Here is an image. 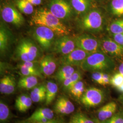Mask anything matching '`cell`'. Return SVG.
<instances>
[{
	"instance_id": "cell-18",
	"label": "cell",
	"mask_w": 123,
	"mask_h": 123,
	"mask_svg": "<svg viewBox=\"0 0 123 123\" xmlns=\"http://www.w3.org/2000/svg\"><path fill=\"white\" fill-rule=\"evenodd\" d=\"M117 104L114 102L109 103L101 107L97 112L98 121L103 122L110 119L117 110Z\"/></svg>"
},
{
	"instance_id": "cell-13",
	"label": "cell",
	"mask_w": 123,
	"mask_h": 123,
	"mask_svg": "<svg viewBox=\"0 0 123 123\" xmlns=\"http://www.w3.org/2000/svg\"><path fill=\"white\" fill-rule=\"evenodd\" d=\"M40 71L46 76L53 75L57 68V61L53 54H48L42 57L39 62Z\"/></svg>"
},
{
	"instance_id": "cell-25",
	"label": "cell",
	"mask_w": 123,
	"mask_h": 123,
	"mask_svg": "<svg viewBox=\"0 0 123 123\" xmlns=\"http://www.w3.org/2000/svg\"><path fill=\"white\" fill-rule=\"evenodd\" d=\"M18 68L19 70L20 74L22 76H35L41 79L43 78V75L42 74L39 69L25 66L22 63H21L18 66Z\"/></svg>"
},
{
	"instance_id": "cell-1",
	"label": "cell",
	"mask_w": 123,
	"mask_h": 123,
	"mask_svg": "<svg viewBox=\"0 0 123 123\" xmlns=\"http://www.w3.org/2000/svg\"><path fill=\"white\" fill-rule=\"evenodd\" d=\"M30 25L48 27L59 37L69 35L70 31L67 26L59 18L46 8L37 9L33 13L30 20Z\"/></svg>"
},
{
	"instance_id": "cell-5",
	"label": "cell",
	"mask_w": 123,
	"mask_h": 123,
	"mask_svg": "<svg viewBox=\"0 0 123 123\" xmlns=\"http://www.w3.org/2000/svg\"><path fill=\"white\" fill-rule=\"evenodd\" d=\"M49 6V11L62 22L70 21L76 13L68 0H50Z\"/></svg>"
},
{
	"instance_id": "cell-42",
	"label": "cell",
	"mask_w": 123,
	"mask_h": 123,
	"mask_svg": "<svg viewBox=\"0 0 123 123\" xmlns=\"http://www.w3.org/2000/svg\"><path fill=\"white\" fill-rule=\"evenodd\" d=\"M117 89L119 91V92L123 93V83L119 87L117 88Z\"/></svg>"
},
{
	"instance_id": "cell-24",
	"label": "cell",
	"mask_w": 123,
	"mask_h": 123,
	"mask_svg": "<svg viewBox=\"0 0 123 123\" xmlns=\"http://www.w3.org/2000/svg\"><path fill=\"white\" fill-rule=\"evenodd\" d=\"M82 79V74L81 72L79 70H75L71 77L62 82V86L63 90L69 91L71 88L77 82L81 80Z\"/></svg>"
},
{
	"instance_id": "cell-31",
	"label": "cell",
	"mask_w": 123,
	"mask_h": 123,
	"mask_svg": "<svg viewBox=\"0 0 123 123\" xmlns=\"http://www.w3.org/2000/svg\"><path fill=\"white\" fill-rule=\"evenodd\" d=\"M71 120L77 123H95L86 115L82 113L75 114L71 118Z\"/></svg>"
},
{
	"instance_id": "cell-35",
	"label": "cell",
	"mask_w": 123,
	"mask_h": 123,
	"mask_svg": "<svg viewBox=\"0 0 123 123\" xmlns=\"http://www.w3.org/2000/svg\"><path fill=\"white\" fill-rule=\"evenodd\" d=\"M28 96V95L26 94H22L19 96H18L15 101V107L18 110L20 109L21 105H22L23 102L26 99V98Z\"/></svg>"
},
{
	"instance_id": "cell-29",
	"label": "cell",
	"mask_w": 123,
	"mask_h": 123,
	"mask_svg": "<svg viewBox=\"0 0 123 123\" xmlns=\"http://www.w3.org/2000/svg\"><path fill=\"white\" fill-rule=\"evenodd\" d=\"M108 29L111 35L123 32V18L113 21L110 24Z\"/></svg>"
},
{
	"instance_id": "cell-41",
	"label": "cell",
	"mask_w": 123,
	"mask_h": 123,
	"mask_svg": "<svg viewBox=\"0 0 123 123\" xmlns=\"http://www.w3.org/2000/svg\"><path fill=\"white\" fill-rule=\"evenodd\" d=\"M119 72L122 74L123 75V62L119 66Z\"/></svg>"
},
{
	"instance_id": "cell-21",
	"label": "cell",
	"mask_w": 123,
	"mask_h": 123,
	"mask_svg": "<svg viewBox=\"0 0 123 123\" xmlns=\"http://www.w3.org/2000/svg\"><path fill=\"white\" fill-rule=\"evenodd\" d=\"M38 83V77L35 76H22L18 83V88L26 90L32 89Z\"/></svg>"
},
{
	"instance_id": "cell-27",
	"label": "cell",
	"mask_w": 123,
	"mask_h": 123,
	"mask_svg": "<svg viewBox=\"0 0 123 123\" xmlns=\"http://www.w3.org/2000/svg\"><path fill=\"white\" fill-rule=\"evenodd\" d=\"M16 5L18 9L25 14L30 15L33 13V5L27 0H16Z\"/></svg>"
},
{
	"instance_id": "cell-33",
	"label": "cell",
	"mask_w": 123,
	"mask_h": 123,
	"mask_svg": "<svg viewBox=\"0 0 123 123\" xmlns=\"http://www.w3.org/2000/svg\"><path fill=\"white\" fill-rule=\"evenodd\" d=\"M32 102L33 101L32 100L30 96L28 95V96L26 98V99L23 102L20 109L18 110V111L22 113L26 112L27 110L30 108V107L32 105Z\"/></svg>"
},
{
	"instance_id": "cell-32",
	"label": "cell",
	"mask_w": 123,
	"mask_h": 123,
	"mask_svg": "<svg viewBox=\"0 0 123 123\" xmlns=\"http://www.w3.org/2000/svg\"><path fill=\"white\" fill-rule=\"evenodd\" d=\"M123 83V75L119 72L115 74L110 79V84L116 89Z\"/></svg>"
},
{
	"instance_id": "cell-40",
	"label": "cell",
	"mask_w": 123,
	"mask_h": 123,
	"mask_svg": "<svg viewBox=\"0 0 123 123\" xmlns=\"http://www.w3.org/2000/svg\"><path fill=\"white\" fill-rule=\"evenodd\" d=\"M33 6H38L41 4L42 0H27Z\"/></svg>"
},
{
	"instance_id": "cell-34",
	"label": "cell",
	"mask_w": 123,
	"mask_h": 123,
	"mask_svg": "<svg viewBox=\"0 0 123 123\" xmlns=\"http://www.w3.org/2000/svg\"><path fill=\"white\" fill-rule=\"evenodd\" d=\"M103 72H94L91 75L92 79L97 84L103 85Z\"/></svg>"
},
{
	"instance_id": "cell-37",
	"label": "cell",
	"mask_w": 123,
	"mask_h": 123,
	"mask_svg": "<svg viewBox=\"0 0 123 123\" xmlns=\"http://www.w3.org/2000/svg\"><path fill=\"white\" fill-rule=\"evenodd\" d=\"M112 38L119 44L123 46V32L112 35Z\"/></svg>"
},
{
	"instance_id": "cell-12",
	"label": "cell",
	"mask_w": 123,
	"mask_h": 123,
	"mask_svg": "<svg viewBox=\"0 0 123 123\" xmlns=\"http://www.w3.org/2000/svg\"><path fill=\"white\" fill-rule=\"evenodd\" d=\"M90 54L81 49L76 48L69 54L62 56L59 62L62 65H68L74 67H80L85 59Z\"/></svg>"
},
{
	"instance_id": "cell-10",
	"label": "cell",
	"mask_w": 123,
	"mask_h": 123,
	"mask_svg": "<svg viewBox=\"0 0 123 123\" xmlns=\"http://www.w3.org/2000/svg\"><path fill=\"white\" fill-rule=\"evenodd\" d=\"M76 48L74 37L65 35L59 37L55 40L52 49L54 53L64 56L72 52Z\"/></svg>"
},
{
	"instance_id": "cell-36",
	"label": "cell",
	"mask_w": 123,
	"mask_h": 123,
	"mask_svg": "<svg viewBox=\"0 0 123 123\" xmlns=\"http://www.w3.org/2000/svg\"><path fill=\"white\" fill-rule=\"evenodd\" d=\"M16 123H64V121L60 119H54L49 121L47 122H44V123H38V122H30L26 119H24L22 120L18 121Z\"/></svg>"
},
{
	"instance_id": "cell-6",
	"label": "cell",
	"mask_w": 123,
	"mask_h": 123,
	"mask_svg": "<svg viewBox=\"0 0 123 123\" xmlns=\"http://www.w3.org/2000/svg\"><path fill=\"white\" fill-rule=\"evenodd\" d=\"M32 31V36L41 49L46 51L52 49L57 35L53 30L46 26H36Z\"/></svg>"
},
{
	"instance_id": "cell-14",
	"label": "cell",
	"mask_w": 123,
	"mask_h": 123,
	"mask_svg": "<svg viewBox=\"0 0 123 123\" xmlns=\"http://www.w3.org/2000/svg\"><path fill=\"white\" fill-rule=\"evenodd\" d=\"M54 112L48 108H40L26 120L32 122L44 123L54 119Z\"/></svg>"
},
{
	"instance_id": "cell-38",
	"label": "cell",
	"mask_w": 123,
	"mask_h": 123,
	"mask_svg": "<svg viewBox=\"0 0 123 123\" xmlns=\"http://www.w3.org/2000/svg\"><path fill=\"white\" fill-rule=\"evenodd\" d=\"M110 119L114 123H123V116L121 114H114Z\"/></svg>"
},
{
	"instance_id": "cell-22",
	"label": "cell",
	"mask_w": 123,
	"mask_h": 123,
	"mask_svg": "<svg viewBox=\"0 0 123 123\" xmlns=\"http://www.w3.org/2000/svg\"><path fill=\"white\" fill-rule=\"evenodd\" d=\"M30 96L33 102L40 103L45 101L46 97V85L41 84L33 88L30 92Z\"/></svg>"
},
{
	"instance_id": "cell-39",
	"label": "cell",
	"mask_w": 123,
	"mask_h": 123,
	"mask_svg": "<svg viewBox=\"0 0 123 123\" xmlns=\"http://www.w3.org/2000/svg\"><path fill=\"white\" fill-rule=\"evenodd\" d=\"M111 77L107 73H103V85L105 86L110 84Z\"/></svg>"
},
{
	"instance_id": "cell-43",
	"label": "cell",
	"mask_w": 123,
	"mask_h": 123,
	"mask_svg": "<svg viewBox=\"0 0 123 123\" xmlns=\"http://www.w3.org/2000/svg\"><path fill=\"white\" fill-rule=\"evenodd\" d=\"M69 123H76L75 122H74V121H73V120H71L70 121V122H69Z\"/></svg>"
},
{
	"instance_id": "cell-9",
	"label": "cell",
	"mask_w": 123,
	"mask_h": 123,
	"mask_svg": "<svg viewBox=\"0 0 123 123\" xmlns=\"http://www.w3.org/2000/svg\"><path fill=\"white\" fill-rule=\"evenodd\" d=\"M103 91L98 88L90 87L85 89L80 98L82 104L86 107H95L101 104L104 100Z\"/></svg>"
},
{
	"instance_id": "cell-16",
	"label": "cell",
	"mask_w": 123,
	"mask_h": 123,
	"mask_svg": "<svg viewBox=\"0 0 123 123\" xmlns=\"http://www.w3.org/2000/svg\"><path fill=\"white\" fill-rule=\"evenodd\" d=\"M12 35L11 32L1 22L0 26V51L1 55H3L9 49Z\"/></svg>"
},
{
	"instance_id": "cell-28",
	"label": "cell",
	"mask_w": 123,
	"mask_h": 123,
	"mask_svg": "<svg viewBox=\"0 0 123 123\" xmlns=\"http://www.w3.org/2000/svg\"><path fill=\"white\" fill-rule=\"evenodd\" d=\"M11 113L8 105L0 100V123H7L11 117Z\"/></svg>"
},
{
	"instance_id": "cell-26",
	"label": "cell",
	"mask_w": 123,
	"mask_h": 123,
	"mask_svg": "<svg viewBox=\"0 0 123 123\" xmlns=\"http://www.w3.org/2000/svg\"><path fill=\"white\" fill-rule=\"evenodd\" d=\"M110 12L115 16H123V0H111L110 4Z\"/></svg>"
},
{
	"instance_id": "cell-3",
	"label": "cell",
	"mask_w": 123,
	"mask_h": 123,
	"mask_svg": "<svg viewBox=\"0 0 123 123\" xmlns=\"http://www.w3.org/2000/svg\"><path fill=\"white\" fill-rule=\"evenodd\" d=\"M105 25L104 14L100 10L93 8L81 16L77 20V26L85 32L97 34L103 30Z\"/></svg>"
},
{
	"instance_id": "cell-20",
	"label": "cell",
	"mask_w": 123,
	"mask_h": 123,
	"mask_svg": "<svg viewBox=\"0 0 123 123\" xmlns=\"http://www.w3.org/2000/svg\"><path fill=\"white\" fill-rule=\"evenodd\" d=\"M74 66L68 65H62L58 69L55 74V79L59 83H62L65 80L72 76L75 71Z\"/></svg>"
},
{
	"instance_id": "cell-7",
	"label": "cell",
	"mask_w": 123,
	"mask_h": 123,
	"mask_svg": "<svg viewBox=\"0 0 123 123\" xmlns=\"http://www.w3.org/2000/svg\"><path fill=\"white\" fill-rule=\"evenodd\" d=\"M0 15L5 22L11 24L17 27L24 24L25 19L16 6L11 2L3 3L0 8Z\"/></svg>"
},
{
	"instance_id": "cell-2",
	"label": "cell",
	"mask_w": 123,
	"mask_h": 123,
	"mask_svg": "<svg viewBox=\"0 0 123 123\" xmlns=\"http://www.w3.org/2000/svg\"><path fill=\"white\" fill-rule=\"evenodd\" d=\"M114 67L115 62L113 58L102 51L90 54L80 66L84 71L107 73L113 70Z\"/></svg>"
},
{
	"instance_id": "cell-23",
	"label": "cell",
	"mask_w": 123,
	"mask_h": 123,
	"mask_svg": "<svg viewBox=\"0 0 123 123\" xmlns=\"http://www.w3.org/2000/svg\"><path fill=\"white\" fill-rule=\"evenodd\" d=\"M46 85V97L45 104L47 105H50L55 98L58 88L57 84L52 81H48Z\"/></svg>"
},
{
	"instance_id": "cell-15",
	"label": "cell",
	"mask_w": 123,
	"mask_h": 123,
	"mask_svg": "<svg viewBox=\"0 0 123 123\" xmlns=\"http://www.w3.org/2000/svg\"><path fill=\"white\" fill-rule=\"evenodd\" d=\"M54 110L58 114L68 115L74 112L75 107L69 98L62 96L58 97L56 101L54 106Z\"/></svg>"
},
{
	"instance_id": "cell-8",
	"label": "cell",
	"mask_w": 123,
	"mask_h": 123,
	"mask_svg": "<svg viewBox=\"0 0 123 123\" xmlns=\"http://www.w3.org/2000/svg\"><path fill=\"white\" fill-rule=\"evenodd\" d=\"M77 48L92 54L102 51L100 40L91 35L84 33L74 37Z\"/></svg>"
},
{
	"instance_id": "cell-17",
	"label": "cell",
	"mask_w": 123,
	"mask_h": 123,
	"mask_svg": "<svg viewBox=\"0 0 123 123\" xmlns=\"http://www.w3.org/2000/svg\"><path fill=\"white\" fill-rule=\"evenodd\" d=\"M16 82L12 75H6L0 80V92L6 95H10L15 92Z\"/></svg>"
},
{
	"instance_id": "cell-11",
	"label": "cell",
	"mask_w": 123,
	"mask_h": 123,
	"mask_svg": "<svg viewBox=\"0 0 123 123\" xmlns=\"http://www.w3.org/2000/svg\"><path fill=\"white\" fill-rule=\"evenodd\" d=\"M101 50L112 58L123 57V46L116 42L112 38L104 37L100 40Z\"/></svg>"
},
{
	"instance_id": "cell-19",
	"label": "cell",
	"mask_w": 123,
	"mask_h": 123,
	"mask_svg": "<svg viewBox=\"0 0 123 123\" xmlns=\"http://www.w3.org/2000/svg\"><path fill=\"white\" fill-rule=\"evenodd\" d=\"M70 2L76 14L80 16L92 9L91 0H70Z\"/></svg>"
},
{
	"instance_id": "cell-30",
	"label": "cell",
	"mask_w": 123,
	"mask_h": 123,
	"mask_svg": "<svg viewBox=\"0 0 123 123\" xmlns=\"http://www.w3.org/2000/svg\"><path fill=\"white\" fill-rule=\"evenodd\" d=\"M85 91L84 82L80 80L71 88L69 92L74 97L80 99Z\"/></svg>"
},
{
	"instance_id": "cell-4",
	"label": "cell",
	"mask_w": 123,
	"mask_h": 123,
	"mask_svg": "<svg viewBox=\"0 0 123 123\" xmlns=\"http://www.w3.org/2000/svg\"><path fill=\"white\" fill-rule=\"evenodd\" d=\"M41 49L32 40L23 38L18 43L15 57L22 62L37 61L41 54Z\"/></svg>"
}]
</instances>
